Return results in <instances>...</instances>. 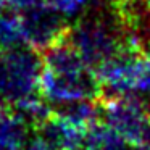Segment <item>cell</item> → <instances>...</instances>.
I'll use <instances>...</instances> for the list:
<instances>
[{
  "instance_id": "6da1fadb",
  "label": "cell",
  "mask_w": 150,
  "mask_h": 150,
  "mask_svg": "<svg viewBox=\"0 0 150 150\" xmlns=\"http://www.w3.org/2000/svg\"><path fill=\"white\" fill-rule=\"evenodd\" d=\"M68 39L94 71L115 57L129 39L111 11V18L100 13L86 15L68 28Z\"/></svg>"
},
{
  "instance_id": "7a4b0ae2",
  "label": "cell",
  "mask_w": 150,
  "mask_h": 150,
  "mask_svg": "<svg viewBox=\"0 0 150 150\" xmlns=\"http://www.w3.org/2000/svg\"><path fill=\"white\" fill-rule=\"evenodd\" d=\"M42 53L31 47L0 52V102L15 105L39 94Z\"/></svg>"
},
{
  "instance_id": "3957f363",
  "label": "cell",
  "mask_w": 150,
  "mask_h": 150,
  "mask_svg": "<svg viewBox=\"0 0 150 150\" xmlns=\"http://www.w3.org/2000/svg\"><path fill=\"white\" fill-rule=\"evenodd\" d=\"M102 120L116 131L129 145L150 150V110L132 94L102 95L98 98Z\"/></svg>"
},
{
  "instance_id": "277c9868",
  "label": "cell",
  "mask_w": 150,
  "mask_h": 150,
  "mask_svg": "<svg viewBox=\"0 0 150 150\" xmlns=\"http://www.w3.org/2000/svg\"><path fill=\"white\" fill-rule=\"evenodd\" d=\"M39 94L47 102L63 105L78 100H98L103 92L97 76L91 68L74 73H63L42 66Z\"/></svg>"
},
{
  "instance_id": "5b68a950",
  "label": "cell",
  "mask_w": 150,
  "mask_h": 150,
  "mask_svg": "<svg viewBox=\"0 0 150 150\" xmlns=\"http://www.w3.org/2000/svg\"><path fill=\"white\" fill-rule=\"evenodd\" d=\"M21 16H23L26 45L40 53L55 40H58L69 28L63 20V15H60L45 4L24 11L21 13Z\"/></svg>"
},
{
  "instance_id": "8992f818",
  "label": "cell",
  "mask_w": 150,
  "mask_h": 150,
  "mask_svg": "<svg viewBox=\"0 0 150 150\" xmlns=\"http://www.w3.org/2000/svg\"><path fill=\"white\" fill-rule=\"evenodd\" d=\"M33 131L42 137L52 150H84L87 129L65 120L55 110Z\"/></svg>"
},
{
  "instance_id": "52a82bcc",
  "label": "cell",
  "mask_w": 150,
  "mask_h": 150,
  "mask_svg": "<svg viewBox=\"0 0 150 150\" xmlns=\"http://www.w3.org/2000/svg\"><path fill=\"white\" fill-rule=\"evenodd\" d=\"M31 126L10 107L0 102V150H24Z\"/></svg>"
},
{
  "instance_id": "ba28073f",
  "label": "cell",
  "mask_w": 150,
  "mask_h": 150,
  "mask_svg": "<svg viewBox=\"0 0 150 150\" xmlns=\"http://www.w3.org/2000/svg\"><path fill=\"white\" fill-rule=\"evenodd\" d=\"M116 131H113L103 120L91 124L86 132L84 150H132Z\"/></svg>"
},
{
  "instance_id": "9c48e42d",
  "label": "cell",
  "mask_w": 150,
  "mask_h": 150,
  "mask_svg": "<svg viewBox=\"0 0 150 150\" xmlns=\"http://www.w3.org/2000/svg\"><path fill=\"white\" fill-rule=\"evenodd\" d=\"M24 45L26 39H24L23 16L20 11L4 5L0 8V52Z\"/></svg>"
},
{
  "instance_id": "30bf717a",
  "label": "cell",
  "mask_w": 150,
  "mask_h": 150,
  "mask_svg": "<svg viewBox=\"0 0 150 150\" xmlns=\"http://www.w3.org/2000/svg\"><path fill=\"white\" fill-rule=\"evenodd\" d=\"M45 0H5V5L13 10L20 11V13H24V11L31 10V8H36L39 5H44Z\"/></svg>"
},
{
  "instance_id": "8fae6325",
  "label": "cell",
  "mask_w": 150,
  "mask_h": 150,
  "mask_svg": "<svg viewBox=\"0 0 150 150\" xmlns=\"http://www.w3.org/2000/svg\"><path fill=\"white\" fill-rule=\"evenodd\" d=\"M137 91H140V92H150V73H147V74L144 76V79L140 81L139 89H137Z\"/></svg>"
},
{
  "instance_id": "7c38bea8",
  "label": "cell",
  "mask_w": 150,
  "mask_h": 150,
  "mask_svg": "<svg viewBox=\"0 0 150 150\" xmlns=\"http://www.w3.org/2000/svg\"><path fill=\"white\" fill-rule=\"evenodd\" d=\"M4 5H5V0H0V8L4 7Z\"/></svg>"
},
{
  "instance_id": "4fadbf2b",
  "label": "cell",
  "mask_w": 150,
  "mask_h": 150,
  "mask_svg": "<svg viewBox=\"0 0 150 150\" xmlns=\"http://www.w3.org/2000/svg\"><path fill=\"white\" fill-rule=\"evenodd\" d=\"M147 2H149V8H150V0H147Z\"/></svg>"
}]
</instances>
